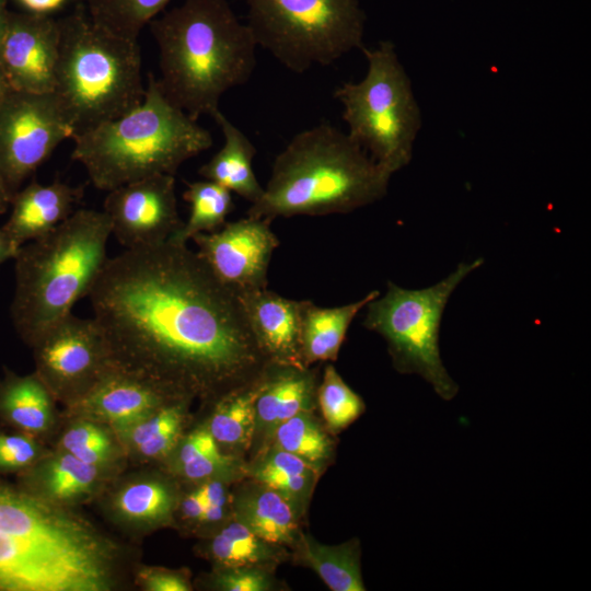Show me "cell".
Returning a JSON list of instances; mask_svg holds the SVG:
<instances>
[{
    "mask_svg": "<svg viewBox=\"0 0 591 591\" xmlns=\"http://www.w3.org/2000/svg\"><path fill=\"white\" fill-rule=\"evenodd\" d=\"M88 297L116 363L179 394H224L268 364L239 298L185 243L107 258Z\"/></svg>",
    "mask_w": 591,
    "mask_h": 591,
    "instance_id": "obj_1",
    "label": "cell"
},
{
    "mask_svg": "<svg viewBox=\"0 0 591 591\" xmlns=\"http://www.w3.org/2000/svg\"><path fill=\"white\" fill-rule=\"evenodd\" d=\"M149 25L159 50L158 84L195 120L220 109L222 95L254 72L257 45L228 0H184Z\"/></svg>",
    "mask_w": 591,
    "mask_h": 591,
    "instance_id": "obj_2",
    "label": "cell"
},
{
    "mask_svg": "<svg viewBox=\"0 0 591 591\" xmlns=\"http://www.w3.org/2000/svg\"><path fill=\"white\" fill-rule=\"evenodd\" d=\"M391 176L348 134L321 123L294 135L276 155L247 216L273 221L348 213L382 199Z\"/></svg>",
    "mask_w": 591,
    "mask_h": 591,
    "instance_id": "obj_3",
    "label": "cell"
},
{
    "mask_svg": "<svg viewBox=\"0 0 591 591\" xmlns=\"http://www.w3.org/2000/svg\"><path fill=\"white\" fill-rule=\"evenodd\" d=\"M109 556L86 525L0 484V591H103Z\"/></svg>",
    "mask_w": 591,
    "mask_h": 591,
    "instance_id": "obj_4",
    "label": "cell"
},
{
    "mask_svg": "<svg viewBox=\"0 0 591 591\" xmlns=\"http://www.w3.org/2000/svg\"><path fill=\"white\" fill-rule=\"evenodd\" d=\"M112 228L102 210L78 209L44 236L22 245L15 262L11 317L33 346L88 297L106 260Z\"/></svg>",
    "mask_w": 591,
    "mask_h": 591,
    "instance_id": "obj_5",
    "label": "cell"
},
{
    "mask_svg": "<svg viewBox=\"0 0 591 591\" xmlns=\"http://www.w3.org/2000/svg\"><path fill=\"white\" fill-rule=\"evenodd\" d=\"M72 140V158L105 192L154 175H175L185 161L212 146L210 131L169 102L152 74L136 107Z\"/></svg>",
    "mask_w": 591,
    "mask_h": 591,
    "instance_id": "obj_6",
    "label": "cell"
},
{
    "mask_svg": "<svg viewBox=\"0 0 591 591\" xmlns=\"http://www.w3.org/2000/svg\"><path fill=\"white\" fill-rule=\"evenodd\" d=\"M58 22L53 93L76 137L128 113L142 101L141 55L137 40L95 23L84 7Z\"/></svg>",
    "mask_w": 591,
    "mask_h": 591,
    "instance_id": "obj_7",
    "label": "cell"
},
{
    "mask_svg": "<svg viewBox=\"0 0 591 591\" xmlns=\"http://www.w3.org/2000/svg\"><path fill=\"white\" fill-rule=\"evenodd\" d=\"M361 50L368 65L364 77L340 84L334 97L343 106L349 137L393 175L412 161L421 109L391 40Z\"/></svg>",
    "mask_w": 591,
    "mask_h": 591,
    "instance_id": "obj_8",
    "label": "cell"
},
{
    "mask_svg": "<svg viewBox=\"0 0 591 591\" xmlns=\"http://www.w3.org/2000/svg\"><path fill=\"white\" fill-rule=\"evenodd\" d=\"M257 46L303 73L363 47L366 13L358 0H244Z\"/></svg>",
    "mask_w": 591,
    "mask_h": 591,
    "instance_id": "obj_9",
    "label": "cell"
},
{
    "mask_svg": "<svg viewBox=\"0 0 591 591\" xmlns=\"http://www.w3.org/2000/svg\"><path fill=\"white\" fill-rule=\"evenodd\" d=\"M483 263V258L461 262L445 278L424 289H405L389 281L384 296L366 305L363 325L385 339L395 369L420 375L444 401H451L459 386L440 355L442 315L456 287Z\"/></svg>",
    "mask_w": 591,
    "mask_h": 591,
    "instance_id": "obj_10",
    "label": "cell"
},
{
    "mask_svg": "<svg viewBox=\"0 0 591 591\" xmlns=\"http://www.w3.org/2000/svg\"><path fill=\"white\" fill-rule=\"evenodd\" d=\"M72 127L56 95L12 91L0 108V176L12 195Z\"/></svg>",
    "mask_w": 591,
    "mask_h": 591,
    "instance_id": "obj_11",
    "label": "cell"
},
{
    "mask_svg": "<svg viewBox=\"0 0 591 591\" xmlns=\"http://www.w3.org/2000/svg\"><path fill=\"white\" fill-rule=\"evenodd\" d=\"M32 347L37 375L51 393L74 401L117 366L93 317L81 318L71 313L48 328Z\"/></svg>",
    "mask_w": 591,
    "mask_h": 591,
    "instance_id": "obj_12",
    "label": "cell"
},
{
    "mask_svg": "<svg viewBox=\"0 0 591 591\" xmlns=\"http://www.w3.org/2000/svg\"><path fill=\"white\" fill-rule=\"evenodd\" d=\"M270 222L246 216L192 239L209 271L236 297L267 288L270 259L279 245Z\"/></svg>",
    "mask_w": 591,
    "mask_h": 591,
    "instance_id": "obj_13",
    "label": "cell"
},
{
    "mask_svg": "<svg viewBox=\"0 0 591 591\" xmlns=\"http://www.w3.org/2000/svg\"><path fill=\"white\" fill-rule=\"evenodd\" d=\"M103 211L112 235L126 248L159 244L183 222L177 210L174 175L138 179L107 192Z\"/></svg>",
    "mask_w": 591,
    "mask_h": 591,
    "instance_id": "obj_14",
    "label": "cell"
},
{
    "mask_svg": "<svg viewBox=\"0 0 591 591\" xmlns=\"http://www.w3.org/2000/svg\"><path fill=\"white\" fill-rule=\"evenodd\" d=\"M59 39L58 19L9 12L0 39V68L14 91H54Z\"/></svg>",
    "mask_w": 591,
    "mask_h": 591,
    "instance_id": "obj_15",
    "label": "cell"
},
{
    "mask_svg": "<svg viewBox=\"0 0 591 591\" xmlns=\"http://www.w3.org/2000/svg\"><path fill=\"white\" fill-rule=\"evenodd\" d=\"M237 298L255 343L266 361L304 367L301 331L308 300H291L268 288Z\"/></svg>",
    "mask_w": 591,
    "mask_h": 591,
    "instance_id": "obj_16",
    "label": "cell"
},
{
    "mask_svg": "<svg viewBox=\"0 0 591 591\" xmlns=\"http://www.w3.org/2000/svg\"><path fill=\"white\" fill-rule=\"evenodd\" d=\"M175 393L117 364L74 404L82 413L104 418L121 430L152 414Z\"/></svg>",
    "mask_w": 591,
    "mask_h": 591,
    "instance_id": "obj_17",
    "label": "cell"
},
{
    "mask_svg": "<svg viewBox=\"0 0 591 591\" xmlns=\"http://www.w3.org/2000/svg\"><path fill=\"white\" fill-rule=\"evenodd\" d=\"M81 196L80 187L60 181L49 184L33 182L13 194L11 213L2 228L21 247L44 236L69 218Z\"/></svg>",
    "mask_w": 591,
    "mask_h": 591,
    "instance_id": "obj_18",
    "label": "cell"
},
{
    "mask_svg": "<svg viewBox=\"0 0 591 591\" xmlns=\"http://www.w3.org/2000/svg\"><path fill=\"white\" fill-rule=\"evenodd\" d=\"M211 117L221 129L223 146L198 173L205 179L215 182L254 204L264 190L253 170L256 148L220 109Z\"/></svg>",
    "mask_w": 591,
    "mask_h": 591,
    "instance_id": "obj_19",
    "label": "cell"
},
{
    "mask_svg": "<svg viewBox=\"0 0 591 591\" xmlns=\"http://www.w3.org/2000/svg\"><path fill=\"white\" fill-rule=\"evenodd\" d=\"M314 378L304 367L268 363L255 401L256 424L269 430L306 412L313 396Z\"/></svg>",
    "mask_w": 591,
    "mask_h": 591,
    "instance_id": "obj_20",
    "label": "cell"
},
{
    "mask_svg": "<svg viewBox=\"0 0 591 591\" xmlns=\"http://www.w3.org/2000/svg\"><path fill=\"white\" fill-rule=\"evenodd\" d=\"M379 294L380 291L373 290L358 301L334 308H321L308 300L301 331L304 367L316 361L336 360L350 324Z\"/></svg>",
    "mask_w": 591,
    "mask_h": 591,
    "instance_id": "obj_21",
    "label": "cell"
},
{
    "mask_svg": "<svg viewBox=\"0 0 591 591\" xmlns=\"http://www.w3.org/2000/svg\"><path fill=\"white\" fill-rule=\"evenodd\" d=\"M235 518L256 536L274 546L291 544L296 540V503L266 486L239 497Z\"/></svg>",
    "mask_w": 591,
    "mask_h": 591,
    "instance_id": "obj_22",
    "label": "cell"
},
{
    "mask_svg": "<svg viewBox=\"0 0 591 591\" xmlns=\"http://www.w3.org/2000/svg\"><path fill=\"white\" fill-rule=\"evenodd\" d=\"M298 542L302 560L316 571L331 590H366L360 570V549L357 540L329 546L301 534Z\"/></svg>",
    "mask_w": 591,
    "mask_h": 591,
    "instance_id": "obj_23",
    "label": "cell"
},
{
    "mask_svg": "<svg viewBox=\"0 0 591 591\" xmlns=\"http://www.w3.org/2000/svg\"><path fill=\"white\" fill-rule=\"evenodd\" d=\"M263 375L264 372L253 382L221 395L208 428L217 443L230 447L248 444L256 425L255 401Z\"/></svg>",
    "mask_w": 591,
    "mask_h": 591,
    "instance_id": "obj_24",
    "label": "cell"
},
{
    "mask_svg": "<svg viewBox=\"0 0 591 591\" xmlns=\"http://www.w3.org/2000/svg\"><path fill=\"white\" fill-rule=\"evenodd\" d=\"M0 410L25 430L43 431L51 418V392L37 374L12 375L0 384Z\"/></svg>",
    "mask_w": 591,
    "mask_h": 591,
    "instance_id": "obj_25",
    "label": "cell"
},
{
    "mask_svg": "<svg viewBox=\"0 0 591 591\" xmlns=\"http://www.w3.org/2000/svg\"><path fill=\"white\" fill-rule=\"evenodd\" d=\"M184 199L189 204L188 219L169 240L185 243L195 235L220 229L233 209L232 193L209 179L186 183Z\"/></svg>",
    "mask_w": 591,
    "mask_h": 591,
    "instance_id": "obj_26",
    "label": "cell"
},
{
    "mask_svg": "<svg viewBox=\"0 0 591 591\" xmlns=\"http://www.w3.org/2000/svg\"><path fill=\"white\" fill-rule=\"evenodd\" d=\"M90 18L124 38L137 40L171 0H85Z\"/></svg>",
    "mask_w": 591,
    "mask_h": 591,
    "instance_id": "obj_27",
    "label": "cell"
},
{
    "mask_svg": "<svg viewBox=\"0 0 591 591\" xmlns=\"http://www.w3.org/2000/svg\"><path fill=\"white\" fill-rule=\"evenodd\" d=\"M254 477L294 503L305 498L314 480L313 464L290 452L275 448L255 468Z\"/></svg>",
    "mask_w": 591,
    "mask_h": 591,
    "instance_id": "obj_28",
    "label": "cell"
},
{
    "mask_svg": "<svg viewBox=\"0 0 591 591\" xmlns=\"http://www.w3.org/2000/svg\"><path fill=\"white\" fill-rule=\"evenodd\" d=\"M274 545L256 536L235 520L223 528L211 541L210 553L225 568L255 566L275 558Z\"/></svg>",
    "mask_w": 591,
    "mask_h": 591,
    "instance_id": "obj_29",
    "label": "cell"
},
{
    "mask_svg": "<svg viewBox=\"0 0 591 591\" xmlns=\"http://www.w3.org/2000/svg\"><path fill=\"white\" fill-rule=\"evenodd\" d=\"M275 448L296 454L311 464L325 461L332 443L308 412H301L273 430Z\"/></svg>",
    "mask_w": 591,
    "mask_h": 591,
    "instance_id": "obj_30",
    "label": "cell"
},
{
    "mask_svg": "<svg viewBox=\"0 0 591 591\" xmlns=\"http://www.w3.org/2000/svg\"><path fill=\"white\" fill-rule=\"evenodd\" d=\"M316 394L324 420L333 431L346 429L366 410L363 399L332 364L325 368Z\"/></svg>",
    "mask_w": 591,
    "mask_h": 591,
    "instance_id": "obj_31",
    "label": "cell"
},
{
    "mask_svg": "<svg viewBox=\"0 0 591 591\" xmlns=\"http://www.w3.org/2000/svg\"><path fill=\"white\" fill-rule=\"evenodd\" d=\"M96 476L95 465L84 463L66 451L46 465L42 474V484L50 497L68 500L86 493Z\"/></svg>",
    "mask_w": 591,
    "mask_h": 591,
    "instance_id": "obj_32",
    "label": "cell"
},
{
    "mask_svg": "<svg viewBox=\"0 0 591 591\" xmlns=\"http://www.w3.org/2000/svg\"><path fill=\"white\" fill-rule=\"evenodd\" d=\"M173 507L170 489L152 480L134 483L124 488L116 499V508L124 517L135 521H160Z\"/></svg>",
    "mask_w": 591,
    "mask_h": 591,
    "instance_id": "obj_33",
    "label": "cell"
},
{
    "mask_svg": "<svg viewBox=\"0 0 591 591\" xmlns=\"http://www.w3.org/2000/svg\"><path fill=\"white\" fill-rule=\"evenodd\" d=\"M217 586L225 591H265L270 589V578L254 566L231 567L219 575Z\"/></svg>",
    "mask_w": 591,
    "mask_h": 591,
    "instance_id": "obj_34",
    "label": "cell"
},
{
    "mask_svg": "<svg viewBox=\"0 0 591 591\" xmlns=\"http://www.w3.org/2000/svg\"><path fill=\"white\" fill-rule=\"evenodd\" d=\"M37 456V447L20 434H0V468L15 470L27 466Z\"/></svg>",
    "mask_w": 591,
    "mask_h": 591,
    "instance_id": "obj_35",
    "label": "cell"
},
{
    "mask_svg": "<svg viewBox=\"0 0 591 591\" xmlns=\"http://www.w3.org/2000/svg\"><path fill=\"white\" fill-rule=\"evenodd\" d=\"M235 466L233 457L222 454L218 449L204 452L181 465L184 476L193 480L209 478Z\"/></svg>",
    "mask_w": 591,
    "mask_h": 591,
    "instance_id": "obj_36",
    "label": "cell"
},
{
    "mask_svg": "<svg viewBox=\"0 0 591 591\" xmlns=\"http://www.w3.org/2000/svg\"><path fill=\"white\" fill-rule=\"evenodd\" d=\"M106 432L91 422H80L71 427L62 437L61 445L67 452L95 442L108 440Z\"/></svg>",
    "mask_w": 591,
    "mask_h": 591,
    "instance_id": "obj_37",
    "label": "cell"
},
{
    "mask_svg": "<svg viewBox=\"0 0 591 591\" xmlns=\"http://www.w3.org/2000/svg\"><path fill=\"white\" fill-rule=\"evenodd\" d=\"M218 449V443L207 430H197L183 442L178 452L179 464L187 463L199 454Z\"/></svg>",
    "mask_w": 591,
    "mask_h": 591,
    "instance_id": "obj_38",
    "label": "cell"
},
{
    "mask_svg": "<svg viewBox=\"0 0 591 591\" xmlns=\"http://www.w3.org/2000/svg\"><path fill=\"white\" fill-rule=\"evenodd\" d=\"M144 584L151 591H188L189 584L176 573L151 571L143 577Z\"/></svg>",
    "mask_w": 591,
    "mask_h": 591,
    "instance_id": "obj_39",
    "label": "cell"
},
{
    "mask_svg": "<svg viewBox=\"0 0 591 591\" xmlns=\"http://www.w3.org/2000/svg\"><path fill=\"white\" fill-rule=\"evenodd\" d=\"M21 12L37 15L55 18L56 13L61 12L69 4L70 0H13Z\"/></svg>",
    "mask_w": 591,
    "mask_h": 591,
    "instance_id": "obj_40",
    "label": "cell"
},
{
    "mask_svg": "<svg viewBox=\"0 0 591 591\" xmlns=\"http://www.w3.org/2000/svg\"><path fill=\"white\" fill-rule=\"evenodd\" d=\"M181 427L169 429L149 441L142 443L137 449L138 451L149 457H157L167 453L174 445Z\"/></svg>",
    "mask_w": 591,
    "mask_h": 591,
    "instance_id": "obj_41",
    "label": "cell"
},
{
    "mask_svg": "<svg viewBox=\"0 0 591 591\" xmlns=\"http://www.w3.org/2000/svg\"><path fill=\"white\" fill-rule=\"evenodd\" d=\"M198 490L206 505H225L228 501L227 488L224 483L221 480H212L205 483Z\"/></svg>",
    "mask_w": 591,
    "mask_h": 591,
    "instance_id": "obj_42",
    "label": "cell"
},
{
    "mask_svg": "<svg viewBox=\"0 0 591 591\" xmlns=\"http://www.w3.org/2000/svg\"><path fill=\"white\" fill-rule=\"evenodd\" d=\"M206 503L197 489L188 495L182 505L183 513L188 519L200 520L205 510Z\"/></svg>",
    "mask_w": 591,
    "mask_h": 591,
    "instance_id": "obj_43",
    "label": "cell"
},
{
    "mask_svg": "<svg viewBox=\"0 0 591 591\" xmlns=\"http://www.w3.org/2000/svg\"><path fill=\"white\" fill-rule=\"evenodd\" d=\"M19 248L4 229L0 227V265L8 259H13Z\"/></svg>",
    "mask_w": 591,
    "mask_h": 591,
    "instance_id": "obj_44",
    "label": "cell"
},
{
    "mask_svg": "<svg viewBox=\"0 0 591 591\" xmlns=\"http://www.w3.org/2000/svg\"><path fill=\"white\" fill-rule=\"evenodd\" d=\"M224 506L222 503L206 505L200 520L205 522H217L221 520L224 514Z\"/></svg>",
    "mask_w": 591,
    "mask_h": 591,
    "instance_id": "obj_45",
    "label": "cell"
},
{
    "mask_svg": "<svg viewBox=\"0 0 591 591\" xmlns=\"http://www.w3.org/2000/svg\"><path fill=\"white\" fill-rule=\"evenodd\" d=\"M12 196V193L0 176V215H3L10 207Z\"/></svg>",
    "mask_w": 591,
    "mask_h": 591,
    "instance_id": "obj_46",
    "label": "cell"
},
{
    "mask_svg": "<svg viewBox=\"0 0 591 591\" xmlns=\"http://www.w3.org/2000/svg\"><path fill=\"white\" fill-rule=\"evenodd\" d=\"M13 89L11 88L9 81L7 80L2 69L0 68V108L4 104L8 96L11 94Z\"/></svg>",
    "mask_w": 591,
    "mask_h": 591,
    "instance_id": "obj_47",
    "label": "cell"
},
{
    "mask_svg": "<svg viewBox=\"0 0 591 591\" xmlns=\"http://www.w3.org/2000/svg\"><path fill=\"white\" fill-rule=\"evenodd\" d=\"M9 0H0V39L4 33L8 15L10 10H8Z\"/></svg>",
    "mask_w": 591,
    "mask_h": 591,
    "instance_id": "obj_48",
    "label": "cell"
}]
</instances>
